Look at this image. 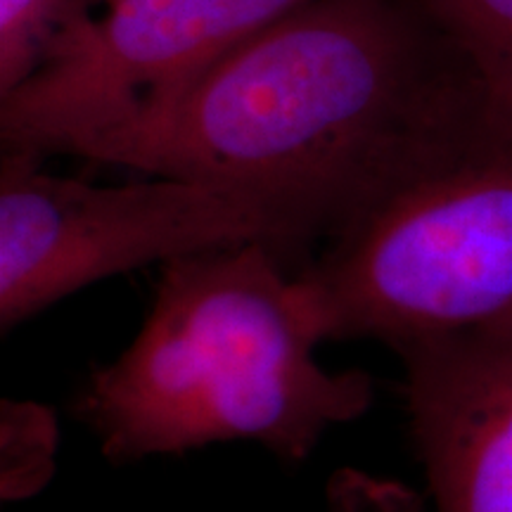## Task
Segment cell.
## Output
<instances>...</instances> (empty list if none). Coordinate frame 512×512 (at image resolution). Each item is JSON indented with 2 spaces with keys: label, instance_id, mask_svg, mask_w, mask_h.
Segmentation results:
<instances>
[{
  "label": "cell",
  "instance_id": "obj_1",
  "mask_svg": "<svg viewBox=\"0 0 512 512\" xmlns=\"http://www.w3.org/2000/svg\"><path fill=\"white\" fill-rule=\"evenodd\" d=\"M494 95L425 0H306L81 157L254 197L304 252L418 174Z\"/></svg>",
  "mask_w": 512,
  "mask_h": 512
},
{
  "label": "cell",
  "instance_id": "obj_2",
  "mask_svg": "<svg viewBox=\"0 0 512 512\" xmlns=\"http://www.w3.org/2000/svg\"><path fill=\"white\" fill-rule=\"evenodd\" d=\"M309 292L261 242L162 266L126 351L76 394V420L112 465L249 441L287 465L368 413L373 377L328 370Z\"/></svg>",
  "mask_w": 512,
  "mask_h": 512
},
{
  "label": "cell",
  "instance_id": "obj_3",
  "mask_svg": "<svg viewBox=\"0 0 512 512\" xmlns=\"http://www.w3.org/2000/svg\"><path fill=\"white\" fill-rule=\"evenodd\" d=\"M297 275L323 342L396 349L512 320V100L496 93Z\"/></svg>",
  "mask_w": 512,
  "mask_h": 512
},
{
  "label": "cell",
  "instance_id": "obj_4",
  "mask_svg": "<svg viewBox=\"0 0 512 512\" xmlns=\"http://www.w3.org/2000/svg\"><path fill=\"white\" fill-rule=\"evenodd\" d=\"M261 242L299 254L266 204L219 185L152 176L95 185L43 171V157L0 155V332L112 275L209 249Z\"/></svg>",
  "mask_w": 512,
  "mask_h": 512
},
{
  "label": "cell",
  "instance_id": "obj_5",
  "mask_svg": "<svg viewBox=\"0 0 512 512\" xmlns=\"http://www.w3.org/2000/svg\"><path fill=\"white\" fill-rule=\"evenodd\" d=\"M306 0H114L0 98L3 150L76 155L143 121Z\"/></svg>",
  "mask_w": 512,
  "mask_h": 512
},
{
  "label": "cell",
  "instance_id": "obj_6",
  "mask_svg": "<svg viewBox=\"0 0 512 512\" xmlns=\"http://www.w3.org/2000/svg\"><path fill=\"white\" fill-rule=\"evenodd\" d=\"M392 351L434 512H512V320Z\"/></svg>",
  "mask_w": 512,
  "mask_h": 512
},
{
  "label": "cell",
  "instance_id": "obj_7",
  "mask_svg": "<svg viewBox=\"0 0 512 512\" xmlns=\"http://www.w3.org/2000/svg\"><path fill=\"white\" fill-rule=\"evenodd\" d=\"M91 15L86 0H0V98L46 67Z\"/></svg>",
  "mask_w": 512,
  "mask_h": 512
},
{
  "label": "cell",
  "instance_id": "obj_8",
  "mask_svg": "<svg viewBox=\"0 0 512 512\" xmlns=\"http://www.w3.org/2000/svg\"><path fill=\"white\" fill-rule=\"evenodd\" d=\"M60 427L53 408L38 401H0V498L27 501L55 475Z\"/></svg>",
  "mask_w": 512,
  "mask_h": 512
},
{
  "label": "cell",
  "instance_id": "obj_9",
  "mask_svg": "<svg viewBox=\"0 0 512 512\" xmlns=\"http://www.w3.org/2000/svg\"><path fill=\"white\" fill-rule=\"evenodd\" d=\"M496 93L512 100V0H425Z\"/></svg>",
  "mask_w": 512,
  "mask_h": 512
},
{
  "label": "cell",
  "instance_id": "obj_10",
  "mask_svg": "<svg viewBox=\"0 0 512 512\" xmlns=\"http://www.w3.org/2000/svg\"><path fill=\"white\" fill-rule=\"evenodd\" d=\"M382 479L356 467L332 472L325 486V512H377Z\"/></svg>",
  "mask_w": 512,
  "mask_h": 512
},
{
  "label": "cell",
  "instance_id": "obj_11",
  "mask_svg": "<svg viewBox=\"0 0 512 512\" xmlns=\"http://www.w3.org/2000/svg\"><path fill=\"white\" fill-rule=\"evenodd\" d=\"M377 512H427V498L399 479H382Z\"/></svg>",
  "mask_w": 512,
  "mask_h": 512
},
{
  "label": "cell",
  "instance_id": "obj_12",
  "mask_svg": "<svg viewBox=\"0 0 512 512\" xmlns=\"http://www.w3.org/2000/svg\"><path fill=\"white\" fill-rule=\"evenodd\" d=\"M114 0H86V5H88V10L93 12L95 15V10H102V8H107V5H112Z\"/></svg>",
  "mask_w": 512,
  "mask_h": 512
}]
</instances>
